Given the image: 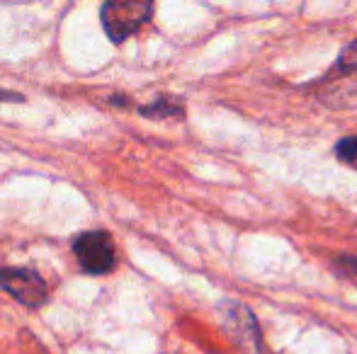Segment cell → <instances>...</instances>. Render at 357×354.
Returning <instances> with one entry per match:
<instances>
[{"mask_svg":"<svg viewBox=\"0 0 357 354\" xmlns=\"http://www.w3.org/2000/svg\"><path fill=\"white\" fill-rule=\"evenodd\" d=\"M75 260L83 272L88 274H109L117 267V250L105 231H88L80 233L73 243Z\"/></svg>","mask_w":357,"mask_h":354,"instance_id":"1","label":"cell"},{"mask_svg":"<svg viewBox=\"0 0 357 354\" xmlns=\"http://www.w3.org/2000/svg\"><path fill=\"white\" fill-rule=\"evenodd\" d=\"M153 5L151 3H105L100 10V19L107 32V37L114 44L124 42L129 34H134L139 27L151 17Z\"/></svg>","mask_w":357,"mask_h":354,"instance_id":"2","label":"cell"},{"mask_svg":"<svg viewBox=\"0 0 357 354\" xmlns=\"http://www.w3.org/2000/svg\"><path fill=\"white\" fill-rule=\"evenodd\" d=\"M0 289H5L15 301L27 308H39L49 296L47 282L42 279V274L32 269L0 267Z\"/></svg>","mask_w":357,"mask_h":354,"instance_id":"3","label":"cell"},{"mask_svg":"<svg viewBox=\"0 0 357 354\" xmlns=\"http://www.w3.org/2000/svg\"><path fill=\"white\" fill-rule=\"evenodd\" d=\"M224 308H229V311L224 313L226 330L236 337V342H238V345L258 350V347H260V332H258V323H255L250 308L241 306V303H234V301H229Z\"/></svg>","mask_w":357,"mask_h":354,"instance_id":"4","label":"cell"},{"mask_svg":"<svg viewBox=\"0 0 357 354\" xmlns=\"http://www.w3.org/2000/svg\"><path fill=\"white\" fill-rule=\"evenodd\" d=\"M335 156H338L345 166H350L357 170V136L340 138V141L335 143Z\"/></svg>","mask_w":357,"mask_h":354,"instance_id":"5","label":"cell"},{"mask_svg":"<svg viewBox=\"0 0 357 354\" xmlns=\"http://www.w3.org/2000/svg\"><path fill=\"white\" fill-rule=\"evenodd\" d=\"M142 114H146V117H180L183 114V107L180 104H173L168 102V99H160V102L151 104V107H142Z\"/></svg>","mask_w":357,"mask_h":354,"instance_id":"6","label":"cell"},{"mask_svg":"<svg viewBox=\"0 0 357 354\" xmlns=\"http://www.w3.org/2000/svg\"><path fill=\"white\" fill-rule=\"evenodd\" d=\"M338 68L340 71H357V39L353 44H348V47L340 51V56H338Z\"/></svg>","mask_w":357,"mask_h":354,"instance_id":"7","label":"cell"},{"mask_svg":"<svg viewBox=\"0 0 357 354\" xmlns=\"http://www.w3.org/2000/svg\"><path fill=\"white\" fill-rule=\"evenodd\" d=\"M338 267L343 269L345 274H350V277H357V257H340Z\"/></svg>","mask_w":357,"mask_h":354,"instance_id":"8","label":"cell"},{"mask_svg":"<svg viewBox=\"0 0 357 354\" xmlns=\"http://www.w3.org/2000/svg\"><path fill=\"white\" fill-rule=\"evenodd\" d=\"M22 95L17 92H8V90H0V102H22Z\"/></svg>","mask_w":357,"mask_h":354,"instance_id":"9","label":"cell"}]
</instances>
